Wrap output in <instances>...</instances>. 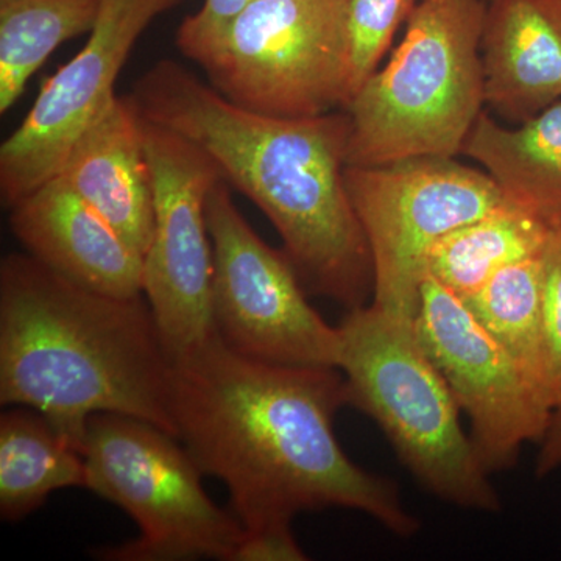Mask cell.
Segmentation results:
<instances>
[{
    "instance_id": "52a82bcc",
    "label": "cell",
    "mask_w": 561,
    "mask_h": 561,
    "mask_svg": "<svg viewBox=\"0 0 561 561\" xmlns=\"http://www.w3.org/2000/svg\"><path fill=\"white\" fill-rule=\"evenodd\" d=\"M190 60L254 113L312 117L351 101L343 0H256Z\"/></svg>"
},
{
    "instance_id": "4fadbf2b",
    "label": "cell",
    "mask_w": 561,
    "mask_h": 561,
    "mask_svg": "<svg viewBox=\"0 0 561 561\" xmlns=\"http://www.w3.org/2000/svg\"><path fill=\"white\" fill-rule=\"evenodd\" d=\"M10 227L50 271L111 297L142 295L144 256L61 175L11 206Z\"/></svg>"
},
{
    "instance_id": "7402d4cb",
    "label": "cell",
    "mask_w": 561,
    "mask_h": 561,
    "mask_svg": "<svg viewBox=\"0 0 561 561\" xmlns=\"http://www.w3.org/2000/svg\"><path fill=\"white\" fill-rule=\"evenodd\" d=\"M541 311L545 339V386L552 409L561 404V227L541 253Z\"/></svg>"
},
{
    "instance_id": "5bb4252c",
    "label": "cell",
    "mask_w": 561,
    "mask_h": 561,
    "mask_svg": "<svg viewBox=\"0 0 561 561\" xmlns=\"http://www.w3.org/2000/svg\"><path fill=\"white\" fill-rule=\"evenodd\" d=\"M140 121L130 95H117L73 144L58 175L146 256L154 202Z\"/></svg>"
},
{
    "instance_id": "44dd1931",
    "label": "cell",
    "mask_w": 561,
    "mask_h": 561,
    "mask_svg": "<svg viewBox=\"0 0 561 561\" xmlns=\"http://www.w3.org/2000/svg\"><path fill=\"white\" fill-rule=\"evenodd\" d=\"M416 3L419 0H343L351 99L378 70L394 35L408 22Z\"/></svg>"
},
{
    "instance_id": "ac0fdd59",
    "label": "cell",
    "mask_w": 561,
    "mask_h": 561,
    "mask_svg": "<svg viewBox=\"0 0 561 561\" xmlns=\"http://www.w3.org/2000/svg\"><path fill=\"white\" fill-rule=\"evenodd\" d=\"M552 231L505 201L443 236L427 257V275L465 300L505 265L540 254Z\"/></svg>"
},
{
    "instance_id": "9c48e42d",
    "label": "cell",
    "mask_w": 561,
    "mask_h": 561,
    "mask_svg": "<svg viewBox=\"0 0 561 561\" xmlns=\"http://www.w3.org/2000/svg\"><path fill=\"white\" fill-rule=\"evenodd\" d=\"M214 249L213 317L225 345L250 359L337 368L339 328L323 320L287 254L251 228L220 180L206 198Z\"/></svg>"
},
{
    "instance_id": "d6986e66",
    "label": "cell",
    "mask_w": 561,
    "mask_h": 561,
    "mask_svg": "<svg viewBox=\"0 0 561 561\" xmlns=\"http://www.w3.org/2000/svg\"><path fill=\"white\" fill-rule=\"evenodd\" d=\"M102 0H0V114L66 41L90 33Z\"/></svg>"
},
{
    "instance_id": "2e32d148",
    "label": "cell",
    "mask_w": 561,
    "mask_h": 561,
    "mask_svg": "<svg viewBox=\"0 0 561 561\" xmlns=\"http://www.w3.org/2000/svg\"><path fill=\"white\" fill-rule=\"evenodd\" d=\"M461 153L482 165L505 201L551 230L561 227V101L516 128L482 111Z\"/></svg>"
},
{
    "instance_id": "ba28073f",
    "label": "cell",
    "mask_w": 561,
    "mask_h": 561,
    "mask_svg": "<svg viewBox=\"0 0 561 561\" xmlns=\"http://www.w3.org/2000/svg\"><path fill=\"white\" fill-rule=\"evenodd\" d=\"M351 205L373 268V305L415 320L435 243L505 202L489 173L456 158L346 165Z\"/></svg>"
},
{
    "instance_id": "30bf717a",
    "label": "cell",
    "mask_w": 561,
    "mask_h": 561,
    "mask_svg": "<svg viewBox=\"0 0 561 561\" xmlns=\"http://www.w3.org/2000/svg\"><path fill=\"white\" fill-rule=\"evenodd\" d=\"M140 119L154 202V230L144 256L142 291L175 360L217 332L206 198L224 176L197 144L142 114Z\"/></svg>"
},
{
    "instance_id": "cb8c5ba5",
    "label": "cell",
    "mask_w": 561,
    "mask_h": 561,
    "mask_svg": "<svg viewBox=\"0 0 561 561\" xmlns=\"http://www.w3.org/2000/svg\"><path fill=\"white\" fill-rule=\"evenodd\" d=\"M290 526L247 531L232 561H305Z\"/></svg>"
},
{
    "instance_id": "7a4b0ae2",
    "label": "cell",
    "mask_w": 561,
    "mask_h": 561,
    "mask_svg": "<svg viewBox=\"0 0 561 561\" xmlns=\"http://www.w3.org/2000/svg\"><path fill=\"white\" fill-rule=\"evenodd\" d=\"M146 119L197 144L228 186L272 221L309 294L356 309L373 295L370 251L345 184L348 113L276 117L225 99L175 60L130 94Z\"/></svg>"
},
{
    "instance_id": "ffe728a7",
    "label": "cell",
    "mask_w": 561,
    "mask_h": 561,
    "mask_svg": "<svg viewBox=\"0 0 561 561\" xmlns=\"http://www.w3.org/2000/svg\"><path fill=\"white\" fill-rule=\"evenodd\" d=\"M541 253L505 265L463 301L552 409L545 386Z\"/></svg>"
},
{
    "instance_id": "277c9868",
    "label": "cell",
    "mask_w": 561,
    "mask_h": 561,
    "mask_svg": "<svg viewBox=\"0 0 561 561\" xmlns=\"http://www.w3.org/2000/svg\"><path fill=\"white\" fill-rule=\"evenodd\" d=\"M482 0H419L389 62L362 84L346 165L456 158L485 102Z\"/></svg>"
},
{
    "instance_id": "e0dca14e",
    "label": "cell",
    "mask_w": 561,
    "mask_h": 561,
    "mask_svg": "<svg viewBox=\"0 0 561 561\" xmlns=\"http://www.w3.org/2000/svg\"><path fill=\"white\" fill-rule=\"evenodd\" d=\"M87 489L83 451L35 409L10 405L0 416V516L21 522L55 491Z\"/></svg>"
},
{
    "instance_id": "8fae6325",
    "label": "cell",
    "mask_w": 561,
    "mask_h": 561,
    "mask_svg": "<svg viewBox=\"0 0 561 561\" xmlns=\"http://www.w3.org/2000/svg\"><path fill=\"white\" fill-rule=\"evenodd\" d=\"M184 0H102L79 54L44 81L20 127L0 146L7 209L61 172L77 139L108 110L133 47L151 22Z\"/></svg>"
},
{
    "instance_id": "6da1fadb",
    "label": "cell",
    "mask_w": 561,
    "mask_h": 561,
    "mask_svg": "<svg viewBox=\"0 0 561 561\" xmlns=\"http://www.w3.org/2000/svg\"><path fill=\"white\" fill-rule=\"evenodd\" d=\"M348 405L339 368L250 359L214 334L173 360L169 411L205 474L230 491L247 531L290 526L300 512L351 508L411 537L419 519L397 483L354 463L335 437Z\"/></svg>"
},
{
    "instance_id": "7c38bea8",
    "label": "cell",
    "mask_w": 561,
    "mask_h": 561,
    "mask_svg": "<svg viewBox=\"0 0 561 561\" xmlns=\"http://www.w3.org/2000/svg\"><path fill=\"white\" fill-rule=\"evenodd\" d=\"M416 334L448 382L489 472L508 470L526 443H540L552 409L465 301L426 275Z\"/></svg>"
},
{
    "instance_id": "603a6c76",
    "label": "cell",
    "mask_w": 561,
    "mask_h": 561,
    "mask_svg": "<svg viewBox=\"0 0 561 561\" xmlns=\"http://www.w3.org/2000/svg\"><path fill=\"white\" fill-rule=\"evenodd\" d=\"M256 0H205L197 13L181 22L176 47L190 60L195 51L208 46L227 31L243 10Z\"/></svg>"
},
{
    "instance_id": "5b68a950",
    "label": "cell",
    "mask_w": 561,
    "mask_h": 561,
    "mask_svg": "<svg viewBox=\"0 0 561 561\" xmlns=\"http://www.w3.org/2000/svg\"><path fill=\"white\" fill-rule=\"evenodd\" d=\"M337 368L348 405L381 427L402 463L434 496L456 507L497 512L501 500L460 423V408L415 320L365 305L343 319Z\"/></svg>"
},
{
    "instance_id": "9a60e30c",
    "label": "cell",
    "mask_w": 561,
    "mask_h": 561,
    "mask_svg": "<svg viewBox=\"0 0 561 561\" xmlns=\"http://www.w3.org/2000/svg\"><path fill=\"white\" fill-rule=\"evenodd\" d=\"M482 65L486 105L513 124L561 101V0H490Z\"/></svg>"
},
{
    "instance_id": "8992f818",
    "label": "cell",
    "mask_w": 561,
    "mask_h": 561,
    "mask_svg": "<svg viewBox=\"0 0 561 561\" xmlns=\"http://www.w3.org/2000/svg\"><path fill=\"white\" fill-rule=\"evenodd\" d=\"M87 489L128 513L139 537L92 551L105 561H232L242 523L202 485L186 446L149 421L102 412L83 438Z\"/></svg>"
},
{
    "instance_id": "d4e9b609",
    "label": "cell",
    "mask_w": 561,
    "mask_h": 561,
    "mask_svg": "<svg viewBox=\"0 0 561 561\" xmlns=\"http://www.w3.org/2000/svg\"><path fill=\"white\" fill-rule=\"evenodd\" d=\"M561 468V404L553 409L548 430L540 440L535 472L538 478H546Z\"/></svg>"
},
{
    "instance_id": "3957f363",
    "label": "cell",
    "mask_w": 561,
    "mask_h": 561,
    "mask_svg": "<svg viewBox=\"0 0 561 561\" xmlns=\"http://www.w3.org/2000/svg\"><path fill=\"white\" fill-rule=\"evenodd\" d=\"M172 368L146 295L87 289L28 253L0 262V404L43 413L81 451L88 421L102 412L176 437Z\"/></svg>"
}]
</instances>
